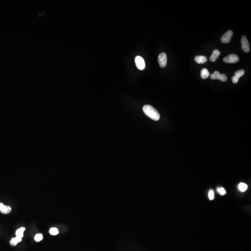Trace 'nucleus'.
<instances>
[{
  "label": "nucleus",
  "mask_w": 251,
  "mask_h": 251,
  "mask_svg": "<svg viewBox=\"0 0 251 251\" xmlns=\"http://www.w3.org/2000/svg\"><path fill=\"white\" fill-rule=\"evenodd\" d=\"M43 239V235L42 234H37L35 237V240L37 242L41 241Z\"/></svg>",
  "instance_id": "nucleus-17"
},
{
  "label": "nucleus",
  "mask_w": 251,
  "mask_h": 251,
  "mask_svg": "<svg viewBox=\"0 0 251 251\" xmlns=\"http://www.w3.org/2000/svg\"><path fill=\"white\" fill-rule=\"evenodd\" d=\"M49 233L50 234L52 235H56L59 234V231H58V229L56 228L53 227L49 230Z\"/></svg>",
  "instance_id": "nucleus-16"
},
{
  "label": "nucleus",
  "mask_w": 251,
  "mask_h": 251,
  "mask_svg": "<svg viewBox=\"0 0 251 251\" xmlns=\"http://www.w3.org/2000/svg\"><path fill=\"white\" fill-rule=\"evenodd\" d=\"M233 35V32L231 30L226 32L221 38V41L223 43H228L231 41V38Z\"/></svg>",
  "instance_id": "nucleus-7"
},
{
  "label": "nucleus",
  "mask_w": 251,
  "mask_h": 251,
  "mask_svg": "<svg viewBox=\"0 0 251 251\" xmlns=\"http://www.w3.org/2000/svg\"><path fill=\"white\" fill-rule=\"evenodd\" d=\"M143 111L147 116L153 120V121H158L160 119V115L159 112L151 106L145 105L143 107Z\"/></svg>",
  "instance_id": "nucleus-1"
},
{
  "label": "nucleus",
  "mask_w": 251,
  "mask_h": 251,
  "mask_svg": "<svg viewBox=\"0 0 251 251\" xmlns=\"http://www.w3.org/2000/svg\"><path fill=\"white\" fill-rule=\"evenodd\" d=\"M241 43L242 44L241 48L244 51L248 53L250 51V46L247 38L245 36H243L241 38Z\"/></svg>",
  "instance_id": "nucleus-6"
},
{
  "label": "nucleus",
  "mask_w": 251,
  "mask_h": 251,
  "mask_svg": "<svg viewBox=\"0 0 251 251\" xmlns=\"http://www.w3.org/2000/svg\"><path fill=\"white\" fill-rule=\"evenodd\" d=\"M220 51L217 49H215L213 51L212 54L210 57V60H211V62H215L216 60L218 58V56H220Z\"/></svg>",
  "instance_id": "nucleus-10"
},
{
  "label": "nucleus",
  "mask_w": 251,
  "mask_h": 251,
  "mask_svg": "<svg viewBox=\"0 0 251 251\" xmlns=\"http://www.w3.org/2000/svg\"><path fill=\"white\" fill-rule=\"evenodd\" d=\"M210 73L206 68H203L201 71V77L202 79H206L209 76Z\"/></svg>",
  "instance_id": "nucleus-13"
},
{
  "label": "nucleus",
  "mask_w": 251,
  "mask_h": 251,
  "mask_svg": "<svg viewBox=\"0 0 251 251\" xmlns=\"http://www.w3.org/2000/svg\"><path fill=\"white\" fill-rule=\"evenodd\" d=\"M245 74V71L244 70H238L235 72V75L234 76L232 77V78L233 83L234 84L237 83L238 82L239 79L243 75Z\"/></svg>",
  "instance_id": "nucleus-8"
},
{
  "label": "nucleus",
  "mask_w": 251,
  "mask_h": 251,
  "mask_svg": "<svg viewBox=\"0 0 251 251\" xmlns=\"http://www.w3.org/2000/svg\"><path fill=\"white\" fill-rule=\"evenodd\" d=\"M135 62L136 65L138 69L141 70H143L145 68V62L144 60L140 56H137L135 59Z\"/></svg>",
  "instance_id": "nucleus-4"
},
{
  "label": "nucleus",
  "mask_w": 251,
  "mask_h": 251,
  "mask_svg": "<svg viewBox=\"0 0 251 251\" xmlns=\"http://www.w3.org/2000/svg\"><path fill=\"white\" fill-rule=\"evenodd\" d=\"M195 60L198 64H203L207 61V58L205 56H196L195 57Z\"/></svg>",
  "instance_id": "nucleus-11"
},
{
  "label": "nucleus",
  "mask_w": 251,
  "mask_h": 251,
  "mask_svg": "<svg viewBox=\"0 0 251 251\" xmlns=\"http://www.w3.org/2000/svg\"><path fill=\"white\" fill-rule=\"evenodd\" d=\"M0 211L3 214H8L11 211V207L10 206H5L2 203H0Z\"/></svg>",
  "instance_id": "nucleus-9"
},
{
  "label": "nucleus",
  "mask_w": 251,
  "mask_h": 251,
  "mask_svg": "<svg viewBox=\"0 0 251 251\" xmlns=\"http://www.w3.org/2000/svg\"><path fill=\"white\" fill-rule=\"evenodd\" d=\"M210 78L212 80H219L221 82H225L227 80V76L226 74H221L218 71H215L211 74Z\"/></svg>",
  "instance_id": "nucleus-3"
},
{
  "label": "nucleus",
  "mask_w": 251,
  "mask_h": 251,
  "mask_svg": "<svg viewBox=\"0 0 251 251\" xmlns=\"http://www.w3.org/2000/svg\"><path fill=\"white\" fill-rule=\"evenodd\" d=\"M21 240H22V238H21L16 236V237L13 238H12L10 242V244L12 246H15L18 243L21 242Z\"/></svg>",
  "instance_id": "nucleus-12"
},
{
  "label": "nucleus",
  "mask_w": 251,
  "mask_h": 251,
  "mask_svg": "<svg viewBox=\"0 0 251 251\" xmlns=\"http://www.w3.org/2000/svg\"><path fill=\"white\" fill-rule=\"evenodd\" d=\"M209 197L210 200H213L214 198V192L212 190H210L209 193Z\"/></svg>",
  "instance_id": "nucleus-18"
},
{
  "label": "nucleus",
  "mask_w": 251,
  "mask_h": 251,
  "mask_svg": "<svg viewBox=\"0 0 251 251\" xmlns=\"http://www.w3.org/2000/svg\"><path fill=\"white\" fill-rule=\"evenodd\" d=\"M217 191L218 193H220L221 195H224L226 193V191H225L224 188H222V187L218 188Z\"/></svg>",
  "instance_id": "nucleus-19"
},
{
  "label": "nucleus",
  "mask_w": 251,
  "mask_h": 251,
  "mask_svg": "<svg viewBox=\"0 0 251 251\" xmlns=\"http://www.w3.org/2000/svg\"><path fill=\"white\" fill-rule=\"evenodd\" d=\"M158 62L159 66L161 68H165L167 64V56L165 53L160 54L159 55Z\"/></svg>",
  "instance_id": "nucleus-5"
},
{
  "label": "nucleus",
  "mask_w": 251,
  "mask_h": 251,
  "mask_svg": "<svg viewBox=\"0 0 251 251\" xmlns=\"http://www.w3.org/2000/svg\"><path fill=\"white\" fill-rule=\"evenodd\" d=\"M240 60V58L237 54H231L225 57L223 59V61L227 63H235Z\"/></svg>",
  "instance_id": "nucleus-2"
},
{
  "label": "nucleus",
  "mask_w": 251,
  "mask_h": 251,
  "mask_svg": "<svg viewBox=\"0 0 251 251\" xmlns=\"http://www.w3.org/2000/svg\"><path fill=\"white\" fill-rule=\"evenodd\" d=\"M25 230V227H21L20 228L18 229L15 232V234L17 237L22 238L23 237V233Z\"/></svg>",
  "instance_id": "nucleus-14"
},
{
  "label": "nucleus",
  "mask_w": 251,
  "mask_h": 251,
  "mask_svg": "<svg viewBox=\"0 0 251 251\" xmlns=\"http://www.w3.org/2000/svg\"><path fill=\"white\" fill-rule=\"evenodd\" d=\"M247 187H247V185L246 184L244 183H240L239 184V185H238V189H239L240 191H241V192H242L246 191V190H247Z\"/></svg>",
  "instance_id": "nucleus-15"
}]
</instances>
